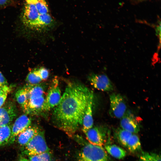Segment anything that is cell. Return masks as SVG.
Returning <instances> with one entry per match:
<instances>
[{"label":"cell","mask_w":161,"mask_h":161,"mask_svg":"<svg viewBox=\"0 0 161 161\" xmlns=\"http://www.w3.org/2000/svg\"><path fill=\"white\" fill-rule=\"evenodd\" d=\"M93 92L78 82L68 83L52 115L54 125L73 137L82 126L83 117Z\"/></svg>","instance_id":"1"},{"label":"cell","mask_w":161,"mask_h":161,"mask_svg":"<svg viewBox=\"0 0 161 161\" xmlns=\"http://www.w3.org/2000/svg\"><path fill=\"white\" fill-rule=\"evenodd\" d=\"M73 137L81 146L76 161H109L106 151L102 146L92 144L79 135L75 134Z\"/></svg>","instance_id":"2"},{"label":"cell","mask_w":161,"mask_h":161,"mask_svg":"<svg viewBox=\"0 0 161 161\" xmlns=\"http://www.w3.org/2000/svg\"><path fill=\"white\" fill-rule=\"evenodd\" d=\"M49 150L46 141L44 131L40 129L38 134L22 147L21 152L23 155L30 157Z\"/></svg>","instance_id":"3"},{"label":"cell","mask_w":161,"mask_h":161,"mask_svg":"<svg viewBox=\"0 0 161 161\" xmlns=\"http://www.w3.org/2000/svg\"><path fill=\"white\" fill-rule=\"evenodd\" d=\"M41 15L31 0H25L22 20L26 27L32 30L39 31V19Z\"/></svg>","instance_id":"4"},{"label":"cell","mask_w":161,"mask_h":161,"mask_svg":"<svg viewBox=\"0 0 161 161\" xmlns=\"http://www.w3.org/2000/svg\"><path fill=\"white\" fill-rule=\"evenodd\" d=\"M109 114L112 117L121 118L126 113L127 106L124 98L120 95L113 93L110 95Z\"/></svg>","instance_id":"5"},{"label":"cell","mask_w":161,"mask_h":161,"mask_svg":"<svg viewBox=\"0 0 161 161\" xmlns=\"http://www.w3.org/2000/svg\"><path fill=\"white\" fill-rule=\"evenodd\" d=\"M61 97L58 80L54 79L46 97L44 111H48L56 107L59 103Z\"/></svg>","instance_id":"6"},{"label":"cell","mask_w":161,"mask_h":161,"mask_svg":"<svg viewBox=\"0 0 161 161\" xmlns=\"http://www.w3.org/2000/svg\"><path fill=\"white\" fill-rule=\"evenodd\" d=\"M107 130L103 127L93 126L84 133L89 142L102 146L106 141Z\"/></svg>","instance_id":"7"},{"label":"cell","mask_w":161,"mask_h":161,"mask_svg":"<svg viewBox=\"0 0 161 161\" xmlns=\"http://www.w3.org/2000/svg\"><path fill=\"white\" fill-rule=\"evenodd\" d=\"M31 119L26 114L18 118L11 127V134L8 145L13 143L18 135L31 126Z\"/></svg>","instance_id":"8"},{"label":"cell","mask_w":161,"mask_h":161,"mask_svg":"<svg viewBox=\"0 0 161 161\" xmlns=\"http://www.w3.org/2000/svg\"><path fill=\"white\" fill-rule=\"evenodd\" d=\"M90 83L95 88L103 91L113 90V86L108 76L104 74L92 73L88 77Z\"/></svg>","instance_id":"9"},{"label":"cell","mask_w":161,"mask_h":161,"mask_svg":"<svg viewBox=\"0 0 161 161\" xmlns=\"http://www.w3.org/2000/svg\"><path fill=\"white\" fill-rule=\"evenodd\" d=\"M46 97L45 95L27 99L23 107L24 111L27 114L35 115L44 111Z\"/></svg>","instance_id":"10"},{"label":"cell","mask_w":161,"mask_h":161,"mask_svg":"<svg viewBox=\"0 0 161 161\" xmlns=\"http://www.w3.org/2000/svg\"><path fill=\"white\" fill-rule=\"evenodd\" d=\"M139 120L132 113L126 112L121 118V128L131 133H137L140 131V125Z\"/></svg>","instance_id":"11"},{"label":"cell","mask_w":161,"mask_h":161,"mask_svg":"<svg viewBox=\"0 0 161 161\" xmlns=\"http://www.w3.org/2000/svg\"><path fill=\"white\" fill-rule=\"evenodd\" d=\"M40 129L37 126H30L17 137V143L21 146H24L38 134Z\"/></svg>","instance_id":"12"},{"label":"cell","mask_w":161,"mask_h":161,"mask_svg":"<svg viewBox=\"0 0 161 161\" xmlns=\"http://www.w3.org/2000/svg\"><path fill=\"white\" fill-rule=\"evenodd\" d=\"M94 94L91 96L86 111L84 114L82 122V130L84 133L93 126L92 115V106Z\"/></svg>","instance_id":"13"},{"label":"cell","mask_w":161,"mask_h":161,"mask_svg":"<svg viewBox=\"0 0 161 161\" xmlns=\"http://www.w3.org/2000/svg\"><path fill=\"white\" fill-rule=\"evenodd\" d=\"M28 93L27 99L45 95L46 85L41 83L31 85L27 84Z\"/></svg>","instance_id":"14"},{"label":"cell","mask_w":161,"mask_h":161,"mask_svg":"<svg viewBox=\"0 0 161 161\" xmlns=\"http://www.w3.org/2000/svg\"><path fill=\"white\" fill-rule=\"evenodd\" d=\"M105 148L111 155L118 159H123L126 154L125 150L114 144H106L105 145Z\"/></svg>","instance_id":"15"},{"label":"cell","mask_w":161,"mask_h":161,"mask_svg":"<svg viewBox=\"0 0 161 161\" xmlns=\"http://www.w3.org/2000/svg\"><path fill=\"white\" fill-rule=\"evenodd\" d=\"M133 134L121 128H118L115 130V135L118 142L126 147L127 142Z\"/></svg>","instance_id":"16"},{"label":"cell","mask_w":161,"mask_h":161,"mask_svg":"<svg viewBox=\"0 0 161 161\" xmlns=\"http://www.w3.org/2000/svg\"><path fill=\"white\" fill-rule=\"evenodd\" d=\"M11 127L10 125L0 127V147L8 144L11 134Z\"/></svg>","instance_id":"17"},{"label":"cell","mask_w":161,"mask_h":161,"mask_svg":"<svg viewBox=\"0 0 161 161\" xmlns=\"http://www.w3.org/2000/svg\"><path fill=\"white\" fill-rule=\"evenodd\" d=\"M126 147L132 153L140 151L141 145L138 137L136 134H132L127 142Z\"/></svg>","instance_id":"18"},{"label":"cell","mask_w":161,"mask_h":161,"mask_svg":"<svg viewBox=\"0 0 161 161\" xmlns=\"http://www.w3.org/2000/svg\"><path fill=\"white\" fill-rule=\"evenodd\" d=\"M26 80L27 84L35 85L39 84L42 81L38 71V68L31 71L28 74Z\"/></svg>","instance_id":"19"},{"label":"cell","mask_w":161,"mask_h":161,"mask_svg":"<svg viewBox=\"0 0 161 161\" xmlns=\"http://www.w3.org/2000/svg\"><path fill=\"white\" fill-rule=\"evenodd\" d=\"M28 89L27 85L18 90L16 93L15 97L17 102L22 108L27 99Z\"/></svg>","instance_id":"20"},{"label":"cell","mask_w":161,"mask_h":161,"mask_svg":"<svg viewBox=\"0 0 161 161\" xmlns=\"http://www.w3.org/2000/svg\"><path fill=\"white\" fill-rule=\"evenodd\" d=\"M139 161H161L160 154L154 153L142 152L139 157Z\"/></svg>","instance_id":"21"},{"label":"cell","mask_w":161,"mask_h":161,"mask_svg":"<svg viewBox=\"0 0 161 161\" xmlns=\"http://www.w3.org/2000/svg\"><path fill=\"white\" fill-rule=\"evenodd\" d=\"M41 14L49 13L48 6L45 0H31Z\"/></svg>","instance_id":"22"},{"label":"cell","mask_w":161,"mask_h":161,"mask_svg":"<svg viewBox=\"0 0 161 161\" xmlns=\"http://www.w3.org/2000/svg\"><path fill=\"white\" fill-rule=\"evenodd\" d=\"M38 71L42 80H45L48 78L49 72V70L44 67L38 68Z\"/></svg>","instance_id":"23"},{"label":"cell","mask_w":161,"mask_h":161,"mask_svg":"<svg viewBox=\"0 0 161 161\" xmlns=\"http://www.w3.org/2000/svg\"><path fill=\"white\" fill-rule=\"evenodd\" d=\"M43 161H52V157L49 151H45L38 155Z\"/></svg>","instance_id":"24"},{"label":"cell","mask_w":161,"mask_h":161,"mask_svg":"<svg viewBox=\"0 0 161 161\" xmlns=\"http://www.w3.org/2000/svg\"><path fill=\"white\" fill-rule=\"evenodd\" d=\"M9 103L10 101L5 103L0 108V122L8 107Z\"/></svg>","instance_id":"25"},{"label":"cell","mask_w":161,"mask_h":161,"mask_svg":"<svg viewBox=\"0 0 161 161\" xmlns=\"http://www.w3.org/2000/svg\"><path fill=\"white\" fill-rule=\"evenodd\" d=\"M7 86H8L7 81L0 71V88Z\"/></svg>","instance_id":"26"},{"label":"cell","mask_w":161,"mask_h":161,"mask_svg":"<svg viewBox=\"0 0 161 161\" xmlns=\"http://www.w3.org/2000/svg\"><path fill=\"white\" fill-rule=\"evenodd\" d=\"M11 89V87L8 86L0 88V97L6 92H10Z\"/></svg>","instance_id":"27"},{"label":"cell","mask_w":161,"mask_h":161,"mask_svg":"<svg viewBox=\"0 0 161 161\" xmlns=\"http://www.w3.org/2000/svg\"><path fill=\"white\" fill-rule=\"evenodd\" d=\"M9 92L5 93L0 97V108L4 104Z\"/></svg>","instance_id":"28"},{"label":"cell","mask_w":161,"mask_h":161,"mask_svg":"<svg viewBox=\"0 0 161 161\" xmlns=\"http://www.w3.org/2000/svg\"><path fill=\"white\" fill-rule=\"evenodd\" d=\"M11 0H0V8L8 6Z\"/></svg>","instance_id":"29"},{"label":"cell","mask_w":161,"mask_h":161,"mask_svg":"<svg viewBox=\"0 0 161 161\" xmlns=\"http://www.w3.org/2000/svg\"><path fill=\"white\" fill-rule=\"evenodd\" d=\"M28 159L30 161H43L38 155L28 157Z\"/></svg>","instance_id":"30"},{"label":"cell","mask_w":161,"mask_h":161,"mask_svg":"<svg viewBox=\"0 0 161 161\" xmlns=\"http://www.w3.org/2000/svg\"><path fill=\"white\" fill-rule=\"evenodd\" d=\"M18 161H30L28 159H27L23 156H20Z\"/></svg>","instance_id":"31"}]
</instances>
